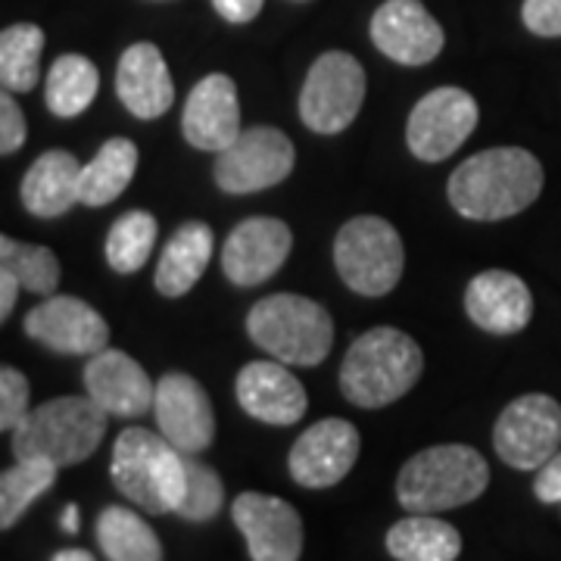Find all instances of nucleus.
Masks as SVG:
<instances>
[{
  "label": "nucleus",
  "mask_w": 561,
  "mask_h": 561,
  "mask_svg": "<svg viewBox=\"0 0 561 561\" xmlns=\"http://www.w3.org/2000/svg\"><path fill=\"white\" fill-rule=\"evenodd\" d=\"M110 478L125 500L147 515H175L184 500V453L157 431L125 427L110 461Z\"/></svg>",
  "instance_id": "nucleus-4"
},
{
  "label": "nucleus",
  "mask_w": 561,
  "mask_h": 561,
  "mask_svg": "<svg viewBox=\"0 0 561 561\" xmlns=\"http://www.w3.org/2000/svg\"><path fill=\"white\" fill-rule=\"evenodd\" d=\"M32 387L20 368L3 365L0 368V431H16L22 419L32 412Z\"/></svg>",
  "instance_id": "nucleus-34"
},
{
  "label": "nucleus",
  "mask_w": 561,
  "mask_h": 561,
  "mask_svg": "<svg viewBox=\"0 0 561 561\" xmlns=\"http://www.w3.org/2000/svg\"><path fill=\"white\" fill-rule=\"evenodd\" d=\"M184 140L206 153H221L241 135V101L238 88L225 72H213L194 84L181 110Z\"/></svg>",
  "instance_id": "nucleus-18"
},
{
  "label": "nucleus",
  "mask_w": 561,
  "mask_h": 561,
  "mask_svg": "<svg viewBox=\"0 0 561 561\" xmlns=\"http://www.w3.org/2000/svg\"><path fill=\"white\" fill-rule=\"evenodd\" d=\"M60 524L66 534H79V505H76V502H69V505H66Z\"/></svg>",
  "instance_id": "nucleus-40"
},
{
  "label": "nucleus",
  "mask_w": 561,
  "mask_h": 561,
  "mask_svg": "<svg viewBox=\"0 0 561 561\" xmlns=\"http://www.w3.org/2000/svg\"><path fill=\"white\" fill-rule=\"evenodd\" d=\"M184 468H187V483H184V500L175 515L191 524L213 522L225 505L221 478L197 456H184Z\"/></svg>",
  "instance_id": "nucleus-33"
},
{
  "label": "nucleus",
  "mask_w": 561,
  "mask_h": 561,
  "mask_svg": "<svg viewBox=\"0 0 561 561\" xmlns=\"http://www.w3.org/2000/svg\"><path fill=\"white\" fill-rule=\"evenodd\" d=\"M98 88H101V72L94 62L81 54H62L44 79V101L54 116L76 119L94 103Z\"/></svg>",
  "instance_id": "nucleus-28"
},
{
  "label": "nucleus",
  "mask_w": 561,
  "mask_h": 561,
  "mask_svg": "<svg viewBox=\"0 0 561 561\" xmlns=\"http://www.w3.org/2000/svg\"><path fill=\"white\" fill-rule=\"evenodd\" d=\"M138 147L128 138H110L81 169V206L101 209L119 201L138 172Z\"/></svg>",
  "instance_id": "nucleus-26"
},
{
  "label": "nucleus",
  "mask_w": 561,
  "mask_h": 561,
  "mask_svg": "<svg viewBox=\"0 0 561 561\" xmlns=\"http://www.w3.org/2000/svg\"><path fill=\"white\" fill-rule=\"evenodd\" d=\"M493 449L508 468L540 471L561 449V405L546 393L512 400L493 427Z\"/></svg>",
  "instance_id": "nucleus-10"
},
{
  "label": "nucleus",
  "mask_w": 561,
  "mask_h": 561,
  "mask_svg": "<svg viewBox=\"0 0 561 561\" xmlns=\"http://www.w3.org/2000/svg\"><path fill=\"white\" fill-rule=\"evenodd\" d=\"M522 20L540 38H561V0H524Z\"/></svg>",
  "instance_id": "nucleus-36"
},
{
  "label": "nucleus",
  "mask_w": 561,
  "mask_h": 561,
  "mask_svg": "<svg viewBox=\"0 0 561 561\" xmlns=\"http://www.w3.org/2000/svg\"><path fill=\"white\" fill-rule=\"evenodd\" d=\"M534 496L546 505H561V449L537 471Z\"/></svg>",
  "instance_id": "nucleus-37"
},
{
  "label": "nucleus",
  "mask_w": 561,
  "mask_h": 561,
  "mask_svg": "<svg viewBox=\"0 0 561 561\" xmlns=\"http://www.w3.org/2000/svg\"><path fill=\"white\" fill-rule=\"evenodd\" d=\"M157 219L144 209H131L113 221V228L106 231V262L116 275H135L140 272L153 247H157Z\"/></svg>",
  "instance_id": "nucleus-31"
},
{
  "label": "nucleus",
  "mask_w": 561,
  "mask_h": 561,
  "mask_svg": "<svg viewBox=\"0 0 561 561\" xmlns=\"http://www.w3.org/2000/svg\"><path fill=\"white\" fill-rule=\"evenodd\" d=\"M50 561H98L91 552H84V549H62L57 552Z\"/></svg>",
  "instance_id": "nucleus-41"
},
{
  "label": "nucleus",
  "mask_w": 561,
  "mask_h": 561,
  "mask_svg": "<svg viewBox=\"0 0 561 561\" xmlns=\"http://www.w3.org/2000/svg\"><path fill=\"white\" fill-rule=\"evenodd\" d=\"M359 449V431L353 421L321 419L297 437L287 468L290 478L306 490H328L353 471Z\"/></svg>",
  "instance_id": "nucleus-14"
},
{
  "label": "nucleus",
  "mask_w": 561,
  "mask_h": 561,
  "mask_svg": "<svg viewBox=\"0 0 561 561\" xmlns=\"http://www.w3.org/2000/svg\"><path fill=\"white\" fill-rule=\"evenodd\" d=\"M387 552L397 561H456L461 534L437 515H409L387 530Z\"/></svg>",
  "instance_id": "nucleus-25"
},
{
  "label": "nucleus",
  "mask_w": 561,
  "mask_h": 561,
  "mask_svg": "<svg viewBox=\"0 0 561 561\" xmlns=\"http://www.w3.org/2000/svg\"><path fill=\"white\" fill-rule=\"evenodd\" d=\"M465 312L486 334H518L534 319V294L515 272L490 268L468 280Z\"/></svg>",
  "instance_id": "nucleus-21"
},
{
  "label": "nucleus",
  "mask_w": 561,
  "mask_h": 561,
  "mask_svg": "<svg viewBox=\"0 0 561 561\" xmlns=\"http://www.w3.org/2000/svg\"><path fill=\"white\" fill-rule=\"evenodd\" d=\"M365 103V69L346 50H328L309 66L300 91V119L309 131L341 135Z\"/></svg>",
  "instance_id": "nucleus-8"
},
{
  "label": "nucleus",
  "mask_w": 561,
  "mask_h": 561,
  "mask_svg": "<svg viewBox=\"0 0 561 561\" xmlns=\"http://www.w3.org/2000/svg\"><path fill=\"white\" fill-rule=\"evenodd\" d=\"M247 334L262 353L284 365L312 368L328 359L334 346V321L321 302L309 297L272 294L247 312Z\"/></svg>",
  "instance_id": "nucleus-6"
},
{
  "label": "nucleus",
  "mask_w": 561,
  "mask_h": 561,
  "mask_svg": "<svg viewBox=\"0 0 561 561\" xmlns=\"http://www.w3.org/2000/svg\"><path fill=\"white\" fill-rule=\"evenodd\" d=\"M297 150L275 125H253L216 153V184L225 194H256L268 191L294 172Z\"/></svg>",
  "instance_id": "nucleus-9"
},
{
  "label": "nucleus",
  "mask_w": 561,
  "mask_h": 561,
  "mask_svg": "<svg viewBox=\"0 0 561 561\" xmlns=\"http://www.w3.org/2000/svg\"><path fill=\"white\" fill-rule=\"evenodd\" d=\"M424 371V353L400 328H371L353 341L341 365V390L359 409L402 400Z\"/></svg>",
  "instance_id": "nucleus-2"
},
{
  "label": "nucleus",
  "mask_w": 561,
  "mask_h": 561,
  "mask_svg": "<svg viewBox=\"0 0 561 561\" xmlns=\"http://www.w3.org/2000/svg\"><path fill=\"white\" fill-rule=\"evenodd\" d=\"M94 534L106 561H162V542L157 530L135 508L106 505L98 515Z\"/></svg>",
  "instance_id": "nucleus-27"
},
{
  "label": "nucleus",
  "mask_w": 561,
  "mask_h": 561,
  "mask_svg": "<svg viewBox=\"0 0 561 561\" xmlns=\"http://www.w3.org/2000/svg\"><path fill=\"white\" fill-rule=\"evenodd\" d=\"M294 231L275 216H250L238 221L221 247V272L238 287L268 280L290 256Z\"/></svg>",
  "instance_id": "nucleus-16"
},
{
  "label": "nucleus",
  "mask_w": 561,
  "mask_h": 561,
  "mask_svg": "<svg viewBox=\"0 0 561 561\" xmlns=\"http://www.w3.org/2000/svg\"><path fill=\"white\" fill-rule=\"evenodd\" d=\"M60 468L47 459H16L13 468L0 474V527L13 530L28 505L57 483Z\"/></svg>",
  "instance_id": "nucleus-29"
},
{
  "label": "nucleus",
  "mask_w": 561,
  "mask_h": 561,
  "mask_svg": "<svg viewBox=\"0 0 561 561\" xmlns=\"http://www.w3.org/2000/svg\"><path fill=\"white\" fill-rule=\"evenodd\" d=\"M334 265L343 284L359 297H387L402 278L405 247L400 231L381 216H356L334 241Z\"/></svg>",
  "instance_id": "nucleus-7"
},
{
  "label": "nucleus",
  "mask_w": 561,
  "mask_h": 561,
  "mask_svg": "<svg viewBox=\"0 0 561 561\" xmlns=\"http://www.w3.org/2000/svg\"><path fill=\"white\" fill-rule=\"evenodd\" d=\"M25 334L60 356H98L110 343V324L79 297L50 294L25 316Z\"/></svg>",
  "instance_id": "nucleus-12"
},
{
  "label": "nucleus",
  "mask_w": 561,
  "mask_h": 561,
  "mask_svg": "<svg viewBox=\"0 0 561 561\" xmlns=\"http://www.w3.org/2000/svg\"><path fill=\"white\" fill-rule=\"evenodd\" d=\"M262 3H265V0H213L216 13H219L225 22H231V25H247V22L256 20Z\"/></svg>",
  "instance_id": "nucleus-38"
},
{
  "label": "nucleus",
  "mask_w": 561,
  "mask_h": 561,
  "mask_svg": "<svg viewBox=\"0 0 561 561\" xmlns=\"http://www.w3.org/2000/svg\"><path fill=\"white\" fill-rule=\"evenodd\" d=\"M0 268L13 272L22 287L35 297H50L60 284V260L50 247L13 241L7 234L0 238Z\"/></svg>",
  "instance_id": "nucleus-32"
},
{
  "label": "nucleus",
  "mask_w": 561,
  "mask_h": 561,
  "mask_svg": "<svg viewBox=\"0 0 561 561\" xmlns=\"http://www.w3.org/2000/svg\"><path fill=\"white\" fill-rule=\"evenodd\" d=\"M81 165L69 150H47L20 184L22 206L38 219H57L81 203Z\"/></svg>",
  "instance_id": "nucleus-23"
},
{
  "label": "nucleus",
  "mask_w": 561,
  "mask_h": 561,
  "mask_svg": "<svg viewBox=\"0 0 561 561\" xmlns=\"http://www.w3.org/2000/svg\"><path fill=\"white\" fill-rule=\"evenodd\" d=\"M81 378L84 393L113 419H140L144 412H153L157 383L122 350L106 346L98 356H88Z\"/></svg>",
  "instance_id": "nucleus-19"
},
{
  "label": "nucleus",
  "mask_w": 561,
  "mask_h": 561,
  "mask_svg": "<svg viewBox=\"0 0 561 561\" xmlns=\"http://www.w3.org/2000/svg\"><path fill=\"white\" fill-rule=\"evenodd\" d=\"M478 101L461 88H434L424 94L405 122V144L421 162H443L453 157L478 128Z\"/></svg>",
  "instance_id": "nucleus-11"
},
{
  "label": "nucleus",
  "mask_w": 561,
  "mask_h": 561,
  "mask_svg": "<svg viewBox=\"0 0 561 561\" xmlns=\"http://www.w3.org/2000/svg\"><path fill=\"white\" fill-rule=\"evenodd\" d=\"M116 94L122 106L138 119H160L175 103V81L157 44L138 41L119 57Z\"/></svg>",
  "instance_id": "nucleus-22"
},
{
  "label": "nucleus",
  "mask_w": 561,
  "mask_h": 561,
  "mask_svg": "<svg viewBox=\"0 0 561 561\" xmlns=\"http://www.w3.org/2000/svg\"><path fill=\"white\" fill-rule=\"evenodd\" d=\"M110 412L84 397H57L35 405L13 431L16 459H47L57 468L88 461L106 437Z\"/></svg>",
  "instance_id": "nucleus-5"
},
{
  "label": "nucleus",
  "mask_w": 561,
  "mask_h": 561,
  "mask_svg": "<svg viewBox=\"0 0 561 561\" xmlns=\"http://www.w3.org/2000/svg\"><path fill=\"white\" fill-rule=\"evenodd\" d=\"M490 465L474 446L440 443L421 449L402 465L397 500L409 515H437L483 496Z\"/></svg>",
  "instance_id": "nucleus-3"
},
{
  "label": "nucleus",
  "mask_w": 561,
  "mask_h": 561,
  "mask_svg": "<svg viewBox=\"0 0 561 561\" xmlns=\"http://www.w3.org/2000/svg\"><path fill=\"white\" fill-rule=\"evenodd\" d=\"M231 518L253 561H300L302 518L290 502L250 490L234 500Z\"/></svg>",
  "instance_id": "nucleus-15"
},
{
  "label": "nucleus",
  "mask_w": 561,
  "mask_h": 561,
  "mask_svg": "<svg viewBox=\"0 0 561 561\" xmlns=\"http://www.w3.org/2000/svg\"><path fill=\"white\" fill-rule=\"evenodd\" d=\"M20 280L13 272L0 268V319H10L13 306H16V294H20Z\"/></svg>",
  "instance_id": "nucleus-39"
},
{
  "label": "nucleus",
  "mask_w": 561,
  "mask_h": 561,
  "mask_svg": "<svg viewBox=\"0 0 561 561\" xmlns=\"http://www.w3.org/2000/svg\"><path fill=\"white\" fill-rule=\"evenodd\" d=\"M44 32L32 22H16L0 32V81L3 91H32L41 76Z\"/></svg>",
  "instance_id": "nucleus-30"
},
{
  "label": "nucleus",
  "mask_w": 561,
  "mask_h": 561,
  "mask_svg": "<svg viewBox=\"0 0 561 561\" xmlns=\"http://www.w3.org/2000/svg\"><path fill=\"white\" fill-rule=\"evenodd\" d=\"M25 135H28V125L22 116V106L13 101V91H3V98H0V153L3 157L16 153L25 144Z\"/></svg>",
  "instance_id": "nucleus-35"
},
{
  "label": "nucleus",
  "mask_w": 561,
  "mask_h": 561,
  "mask_svg": "<svg viewBox=\"0 0 561 561\" xmlns=\"http://www.w3.org/2000/svg\"><path fill=\"white\" fill-rule=\"evenodd\" d=\"M234 393H238V402L250 419L272 424V427H290L309 409L302 383L278 359H260L243 365L238 381H234Z\"/></svg>",
  "instance_id": "nucleus-20"
},
{
  "label": "nucleus",
  "mask_w": 561,
  "mask_h": 561,
  "mask_svg": "<svg viewBox=\"0 0 561 561\" xmlns=\"http://www.w3.org/2000/svg\"><path fill=\"white\" fill-rule=\"evenodd\" d=\"M153 419L162 437L184 456H201L216 440V412L209 393L191 375H162L153 397Z\"/></svg>",
  "instance_id": "nucleus-13"
},
{
  "label": "nucleus",
  "mask_w": 561,
  "mask_h": 561,
  "mask_svg": "<svg viewBox=\"0 0 561 561\" xmlns=\"http://www.w3.org/2000/svg\"><path fill=\"white\" fill-rule=\"evenodd\" d=\"M213 247H216V238H213L209 225L184 221L162 247V256L157 260L153 284L162 297L175 300V297H184L187 290H194L213 260Z\"/></svg>",
  "instance_id": "nucleus-24"
},
{
  "label": "nucleus",
  "mask_w": 561,
  "mask_h": 561,
  "mask_svg": "<svg viewBox=\"0 0 561 561\" xmlns=\"http://www.w3.org/2000/svg\"><path fill=\"white\" fill-rule=\"evenodd\" d=\"M453 209L471 221H502L534 206L542 194V165L524 147H493L461 162L449 175Z\"/></svg>",
  "instance_id": "nucleus-1"
},
{
  "label": "nucleus",
  "mask_w": 561,
  "mask_h": 561,
  "mask_svg": "<svg viewBox=\"0 0 561 561\" xmlns=\"http://www.w3.org/2000/svg\"><path fill=\"white\" fill-rule=\"evenodd\" d=\"M368 35L383 57L400 66H427L446 44L440 22L421 0H383L371 16Z\"/></svg>",
  "instance_id": "nucleus-17"
}]
</instances>
